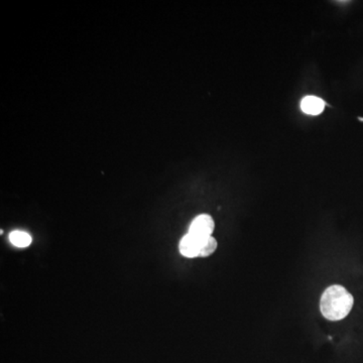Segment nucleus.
<instances>
[{
  "instance_id": "f257e3e1",
  "label": "nucleus",
  "mask_w": 363,
  "mask_h": 363,
  "mask_svg": "<svg viewBox=\"0 0 363 363\" xmlns=\"http://www.w3.org/2000/svg\"><path fill=\"white\" fill-rule=\"evenodd\" d=\"M353 303V297L344 287L331 286L321 297L320 309L327 320L339 321L349 314Z\"/></svg>"
},
{
  "instance_id": "f03ea898",
  "label": "nucleus",
  "mask_w": 363,
  "mask_h": 363,
  "mask_svg": "<svg viewBox=\"0 0 363 363\" xmlns=\"http://www.w3.org/2000/svg\"><path fill=\"white\" fill-rule=\"evenodd\" d=\"M214 220L208 214L199 215L193 220L189 228V233L199 239H206L214 231Z\"/></svg>"
},
{
  "instance_id": "7ed1b4c3",
  "label": "nucleus",
  "mask_w": 363,
  "mask_h": 363,
  "mask_svg": "<svg viewBox=\"0 0 363 363\" xmlns=\"http://www.w3.org/2000/svg\"><path fill=\"white\" fill-rule=\"evenodd\" d=\"M206 239H199V237L194 236V235L188 233L180 241V252L184 257H190V259L200 257L202 246H203L204 241Z\"/></svg>"
},
{
  "instance_id": "20e7f679",
  "label": "nucleus",
  "mask_w": 363,
  "mask_h": 363,
  "mask_svg": "<svg viewBox=\"0 0 363 363\" xmlns=\"http://www.w3.org/2000/svg\"><path fill=\"white\" fill-rule=\"evenodd\" d=\"M324 107V101L315 96L305 97L302 100V104H301V109L309 115H318V114L322 113Z\"/></svg>"
},
{
  "instance_id": "39448f33",
  "label": "nucleus",
  "mask_w": 363,
  "mask_h": 363,
  "mask_svg": "<svg viewBox=\"0 0 363 363\" xmlns=\"http://www.w3.org/2000/svg\"><path fill=\"white\" fill-rule=\"evenodd\" d=\"M10 241L17 248H26L32 243V237L24 231H13L10 235Z\"/></svg>"
},
{
  "instance_id": "423d86ee",
  "label": "nucleus",
  "mask_w": 363,
  "mask_h": 363,
  "mask_svg": "<svg viewBox=\"0 0 363 363\" xmlns=\"http://www.w3.org/2000/svg\"><path fill=\"white\" fill-rule=\"evenodd\" d=\"M217 241L214 237L210 236L204 241L203 246H202L201 252H200V257H210L213 252L216 250Z\"/></svg>"
}]
</instances>
